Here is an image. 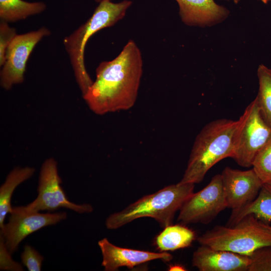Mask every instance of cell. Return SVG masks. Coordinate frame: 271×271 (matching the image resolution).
Masks as SVG:
<instances>
[{"mask_svg":"<svg viewBox=\"0 0 271 271\" xmlns=\"http://www.w3.org/2000/svg\"><path fill=\"white\" fill-rule=\"evenodd\" d=\"M143 72L141 51L129 40L115 58L99 64L96 79L83 98L98 115L128 110L136 101Z\"/></svg>","mask_w":271,"mask_h":271,"instance_id":"6da1fadb","label":"cell"},{"mask_svg":"<svg viewBox=\"0 0 271 271\" xmlns=\"http://www.w3.org/2000/svg\"><path fill=\"white\" fill-rule=\"evenodd\" d=\"M238 120L222 118L206 124L197 136L181 184L201 182L223 159L231 158Z\"/></svg>","mask_w":271,"mask_h":271,"instance_id":"7a4b0ae2","label":"cell"},{"mask_svg":"<svg viewBox=\"0 0 271 271\" xmlns=\"http://www.w3.org/2000/svg\"><path fill=\"white\" fill-rule=\"evenodd\" d=\"M132 4L130 0L118 3L109 0L100 2L87 21L64 39L63 44L82 96L93 82L84 64V50L87 41L97 32L112 27L122 20Z\"/></svg>","mask_w":271,"mask_h":271,"instance_id":"3957f363","label":"cell"},{"mask_svg":"<svg viewBox=\"0 0 271 271\" xmlns=\"http://www.w3.org/2000/svg\"><path fill=\"white\" fill-rule=\"evenodd\" d=\"M192 183L172 184L143 197L118 212L109 215L105 225L116 229L138 218L151 217L162 227L172 224L176 212L194 192Z\"/></svg>","mask_w":271,"mask_h":271,"instance_id":"277c9868","label":"cell"},{"mask_svg":"<svg viewBox=\"0 0 271 271\" xmlns=\"http://www.w3.org/2000/svg\"><path fill=\"white\" fill-rule=\"evenodd\" d=\"M197 241L200 245L249 256L257 249L271 245V226L249 214L233 226H215Z\"/></svg>","mask_w":271,"mask_h":271,"instance_id":"5b68a950","label":"cell"},{"mask_svg":"<svg viewBox=\"0 0 271 271\" xmlns=\"http://www.w3.org/2000/svg\"><path fill=\"white\" fill-rule=\"evenodd\" d=\"M270 139L271 127L264 120L255 97L238 119L231 158L241 167H251L257 153Z\"/></svg>","mask_w":271,"mask_h":271,"instance_id":"8992f818","label":"cell"},{"mask_svg":"<svg viewBox=\"0 0 271 271\" xmlns=\"http://www.w3.org/2000/svg\"><path fill=\"white\" fill-rule=\"evenodd\" d=\"M57 163L50 158L43 163L39 178L38 196L26 206H19L26 212L53 211L65 208L78 213H89L92 211V206L88 204H77L69 201L61 186Z\"/></svg>","mask_w":271,"mask_h":271,"instance_id":"52a82bcc","label":"cell"},{"mask_svg":"<svg viewBox=\"0 0 271 271\" xmlns=\"http://www.w3.org/2000/svg\"><path fill=\"white\" fill-rule=\"evenodd\" d=\"M227 208L221 174L214 176L200 191L193 193L180 209L178 220L183 224H208Z\"/></svg>","mask_w":271,"mask_h":271,"instance_id":"ba28073f","label":"cell"},{"mask_svg":"<svg viewBox=\"0 0 271 271\" xmlns=\"http://www.w3.org/2000/svg\"><path fill=\"white\" fill-rule=\"evenodd\" d=\"M45 27L25 34H17L8 46L0 73V84L5 90L23 83L28 60L36 45L50 35Z\"/></svg>","mask_w":271,"mask_h":271,"instance_id":"9c48e42d","label":"cell"},{"mask_svg":"<svg viewBox=\"0 0 271 271\" xmlns=\"http://www.w3.org/2000/svg\"><path fill=\"white\" fill-rule=\"evenodd\" d=\"M66 218L65 212L40 213L26 212L19 206L13 207L8 222L1 228V236L8 250L12 254L27 236L43 227L56 224Z\"/></svg>","mask_w":271,"mask_h":271,"instance_id":"30bf717a","label":"cell"},{"mask_svg":"<svg viewBox=\"0 0 271 271\" xmlns=\"http://www.w3.org/2000/svg\"><path fill=\"white\" fill-rule=\"evenodd\" d=\"M221 176L227 208L232 210L252 202L263 184L252 168L241 171L226 167Z\"/></svg>","mask_w":271,"mask_h":271,"instance_id":"8fae6325","label":"cell"},{"mask_svg":"<svg viewBox=\"0 0 271 271\" xmlns=\"http://www.w3.org/2000/svg\"><path fill=\"white\" fill-rule=\"evenodd\" d=\"M101 251V265L105 271L117 270L119 267L129 268L156 259L170 261L173 255L166 252H155L117 246L104 238L98 242Z\"/></svg>","mask_w":271,"mask_h":271,"instance_id":"7c38bea8","label":"cell"},{"mask_svg":"<svg viewBox=\"0 0 271 271\" xmlns=\"http://www.w3.org/2000/svg\"><path fill=\"white\" fill-rule=\"evenodd\" d=\"M249 256L201 245L193 253V266L200 271H248Z\"/></svg>","mask_w":271,"mask_h":271,"instance_id":"4fadbf2b","label":"cell"},{"mask_svg":"<svg viewBox=\"0 0 271 271\" xmlns=\"http://www.w3.org/2000/svg\"><path fill=\"white\" fill-rule=\"evenodd\" d=\"M182 21L189 26L205 27L221 22L228 10L214 0H176Z\"/></svg>","mask_w":271,"mask_h":271,"instance_id":"5bb4252c","label":"cell"},{"mask_svg":"<svg viewBox=\"0 0 271 271\" xmlns=\"http://www.w3.org/2000/svg\"><path fill=\"white\" fill-rule=\"evenodd\" d=\"M249 214L265 224L271 223V182L262 184L258 195L252 202L241 208L232 210L226 225L233 226Z\"/></svg>","mask_w":271,"mask_h":271,"instance_id":"9a60e30c","label":"cell"},{"mask_svg":"<svg viewBox=\"0 0 271 271\" xmlns=\"http://www.w3.org/2000/svg\"><path fill=\"white\" fill-rule=\"evenodd\" d=\"M196 239L194 231L185 225H169L155 239V245L162 252L173 251L190 246Z\"/></svg>","mask_w":271,"mask_h":271,"instance_id":"2e32d148","label":"cell"},{"mask_svg":"<svg viewBox=\"0 0 271 271\" xmlns=\"http://www.w3.org/2000/svg\"><path fill=\"white\" fill-rule=\"evenodd\" d=\"M35 172V168L32 167H17L14 169L7 176L0 188L1 228L5 225L6 216L12 211L11 198L14 190L20 184L31 178Z\"/></svg>","mask_w":271,"mask_h":271,"instance_id":"e0dca14e","label":"cell"},{"mask_svg":"<svg viewBox=\"0 0 271 271\" xmlns=\"http://www.w3.org/2000/svg\"><path fill=\"white\" fill-rule=\"evenodd\" d=\"M46 9V4L42 2L0 0V19L7 23L15 22L39 14Z\"/></svg>","mask_w":271,"mask_h":271,"instance_id":"ac0fdd59","label":"cell"},{"mask_svg":"<svg viewBox=\"0 0 271 271\" xmlns=\"http://www.w3.org/2000/svg\"><path fill=\"white\" fill-rule=\"evenodd\" d=\"M259 90L256 98L261 114L271 127V69L260 64L257 71Z\"/></svg>","mask_w":271,"mask_h":271,"instance_id":"d6986e66","label":"cell"},{"mask_svg":"<svg viewBox=\"0 0 271 271\" xmlns=\"http://www.w3.org/2000/svg\"><path fill=\"white\" fill-rule=\"evenodd\" d=\"M252 167L263 183L271 182V139L257 153Z\"/></svg>","mask_w":271,"mask_h":271,"instance_id":"ffe728a7","label":"cell"},{"mask_svg":"<svg viewBox=\"0 0 271 271\" xmlns=\"http://www.w3.org/2000/svg\"><path fill=\"white\" fill-rule=\"evenodd\" d=\"M249 257L248 271H271V245L257 249Z\"/></svg>","mask_w":271,"mask_h":271,"instance_id":"44dd1931","label":"cell"},{"mask_svg":"<svg viewBox=\"0 0 271 271\" xmlns=\"http://www.w3.org/2000/svg\"><path fill=\"white\" fill-rule=\"evenodd\" d=\"M23 264L29 271H40L44 257L35 249L29 245H26L21 254Z\"/></svg>","mask_w":271,"mask_h":271,"instance_id":"7402d4cb","label":"cell"},{"mask_svg":"<svg viewBox=\"0 0 271 271\" xmlns=\"http://www.w3.org/2000/svg\"><path fill=\"white\" fill-rule=\"evenodd\" d=\"M16 31L11 27L8 23L1 21L0 23V66L4 63L7 49L16 36Z\"/></svg>","mask_w":271,"mask_h":271,"instance_id":"603a6c76","label":"cell"},{"mask_svg":"<svg viewBox=\"0 0 271 271\" xmlns=\"http://www.w3.org/2000/svg\"><path fill=\"white\" fill-rule=\"evenodd\" d=\"M1 263V270H23L21 264L14 261L11 258V253L6 247L2 236L0 237Z\"/></svg>","mask_w":271,"mask_h":271,"instance_id":"cb8c5ba5","label":"cell"},{"mask_svg":"<svg viewBox=\"0 0 271 271\" xmlns=\"http://www.w3.org/2000/svg\"><path fill=\"white\" fill-rule=\"evenodd\" d=\"M168 270H186V269L182 265L175 264L170 265L168 268Z\"/></svg>","mask_w":271,"mask_h":271,"instance_id":"d4e9b609","label":"cell"},{"mask_svg":"<svg viewBox=\"0 0 271 271\" xmlns=\"http://www.w3.org/2000/svg\"><path fill=\"white\" fill-rule=\"evenodd\" d=\"M260 1L263 2L264 3H266L269 1H271V0H260Z\"/></svg>","mask_w":271,"mask_h":271,"instance_id":"484cf974","label":"cell"},{"mask_svg":"<svg viewBox=\"0 0 271 271\" xmlns=\"http://www.w3.org/2000/svg\"><path fill=\"white\" fill-rule=\"evenodd\" d=\"M102 1H104V0H95L96 2L98 3ZM109 1H112V0H109Z\"/></svg>","mask_w":271,"mask_h":271,"instance_id":"4316f807","label":"cell"},{"mask_svg":"<svg viewBox=\"0 0 271 271\" xmlns=\"http://www.w3.org/2000/svg\"><path fill=\"white\" fill-rule=\"evenodd\" d=\"M226 1H230V0H226ZM235 3H237L238 2H239L240 0H232Z\"/></svg>","mask_w":271,"mask_h":271,"instance_id":"83f0119b","label":"cell"}]
</instances>
